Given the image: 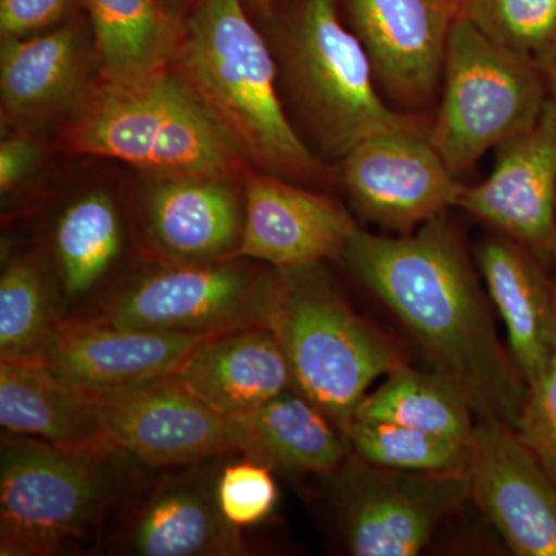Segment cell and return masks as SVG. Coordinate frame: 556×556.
Returning a JSON list of instances; mask_svg holds the SVG:
<instances>
[{
    "instance_id": "29",
    "label": "cell",
    "mask_w": 556,
    "mask_h": 556,
    "mask_svg": "<svg viewBox=\"0 0 556 556\" xmlns=\"http://www.w3.org/2000/svg\"><path fill=\"white\" fill-rule=\"evenodd\" d=\"M459 14L493 42L535 61L556 46V0H459Z\"/></svg>"
},
{
    "instance_id": "13",
    "label": "cell",
    "mask_w": 556,
    "mask_h": 556,
    "mask_svg": "<svg viewBox=\"0 0 556 556\" xmlns=\"http://www.w3.org/2000/svg\"><path fill=\"white\" fill-rule=\"evenodd\" d=\"M457 206L551 266L556 255V100L548 94L536 123L497 148L492 174L464 188Z\"/></svg>"
},
{
    "instance_id": "33",
    "label": "cell",
    "mask_w": 556,
    "mask_h": 556,
    "mask_svg": "<svg viewBox=\"0 0 556 556\" xmlns=\"http://www.w3.org/2000/svg\"><path fill=\"white\" fill-rule=\"evenodd\" d=\"M42 149L28 138L3 139L0 144V190L13 192L39 166Z\"/></svg>"
},
{
    "instance_id": "5",
    "label": "cell",
    "mask_w": 556,
    "mask_h": 556,
    "mask_svg": "<svg viewBox=\"0 0 556 556\" xmlns=\"http://www.w3.org/2000/svg\"><path fill=\"white\" fill-rule=\"evenodd\" d=\"M268 327L295 390L345 438L368 388L407 365L397 343L351 308L321 263L274 269Z\"/></svg>"
},
{
    "instance_id": "23",
    "label": "cell",
    "mask_w": 556,
    "mask_h": 556,
    "mask_svg": "<svg viewBox=\"0 0 556 556\" xmlns=\"http://www.w3.org/2000/svg\"><path fill=\"white\" fill-rule=\"evenodd\" d=\"M230 420L237 453L273 470L329 477L351 455L339 428L295 388Z\"/></svg>"
},
{
    "instance_id": "28",
    "label": "cell",
    "mask_w": 556,
    "mask_h": 556,
    "mask_svg": "<svg viewBox=\"0 0 556 556\" xmlns=\"http://www.w3.org/2000/svg\"><path fill=\"white\" fill-rule=\"evenodd\" d=\"M351 452L371 466L415 473H466L468 444L388 422L354 420Z\"/></svg>"
},
{
    "instance_id": "36",
    "label": "cell",
    "mask_w": 556,
    "mask_h": 556,
    "mask_svg": "<svg viewBox=\"0 0 556 556\" xmlns=\"http://www.w3.org/2000/svg\"><path fill=\"white\" fill-rule=\"evenodd\" d=\"M189 2V0H161V3H163L164 7H166L167 10L170 11L169 7H178L182 5V3ZM172 13V11H170Z\"/></svg>"
},
{
    "instance_id": "8",
    "label": "cell",
    "mask_w": 556,
    "mask_h": 556,
    "mask_svg": "<svg viewBox=\"0 0 556 556\" xmlns=\"http://www.w3.org/2000/svg\"><path fill=\"white\" fill-rule=\"evenodd\" d=\"M274 268L251 260L170 265L159 263L116 281L90 314L115 327L174 334L215 336L268 327Z\"/></svg>"
},
{
    "instance_id": "15",
    "label": "cell",
    "mask_w": 556,
    "mask_h": 556,
    "mask_svg": "<svg viewBox=\"0 0 556 556\" xmlns=\"http://www.w3.org/2000/svg\"><path fill=\"white\" fill-rule=\"evenodd\" d=\"M376 79L401 104H430L441 86L459 0H346Z\"/></svg>"
},
{
    "instance_id": "19",
    "label": "cell",
    "mask_w": 556,
    "mask_h": 556,
    "mask_svg": "<svg viewBox=\"0 0 556 556\" xmlns=\"http://www.w3.org/2000/svg\"><path fill=\"white\" fill-rule=\"evenodd\" d=\"M172 378L229 419L249 415L295 388L287 357L269 327L204 339Z\"/></svg>"
},
{
    "instance_id": "16",
    "label": "cell",
    "mask_w": 556,
    "mask_h": 556,
    "mask_svg": "<svg viewBox=\"0 0 556 556\" xmlns=\"http://www.w3.org/2000/svg\"><path fill=\"white\" fill-rule=\"evenodd\" d=\"M244 223L229 260L302 268L342 257L358 226L338 201L300 189L276 175H251L244 186Z\"/></svg>"
},
{
    "instance_id": "2",
    "label": "cell",
    "mask_w": 556,
    "mask_h": 556,
    "mask_svg": "<svg viewBox=\"0 0 556 556\" xmlns=\"http://www.w3.org/2000/svg\"><path fill=\"white\" fill-rule=\"evenodd\" d=\"M170 67L249 163L276 177L320 174V163L281 105L277 62L243 0H199L181 22Z\"/></svg>"
},
{
    "instance_id": "14",
    "label": "cell",
    "mask_w": 556,
    "mask_h": 556,
    "mask_svg": "<svg viewBox=\"0 0 556 556\" xmlns=\"http://www.w3.org/2000/svg\"><path fill=\"white\" fill-rule=\"evenodd\" d=\"M104 438L149 468L188 466L237 453L232 420L174 378L104 396Z\"/></svg>"
},
{
    "instance_id": "12",
    "label": "cell",
    "mask_w": 556,
    "mask_h": 556,
    "mask_svg": "<svg viewBox=\"0 0 556 556\" xmlns=\"http://www.w3.org/2000/svg\"><path fill=\"white\" fill-rule=\"evenodd\" d=\"M342 182L362 217L404 233L457 206L466 188L431 144L428 130L365 139L343 156Z\"/></svg>"
},
{
    "instance_id": "20",
    "label": "cell",
    "mask_w": 556,
    "mask_h": 556,
    "mask_svg": "<svg viewBox=\"0 0 556 556\" xmlns=\"http://www.w3.org/2000/svg\"><path fill=\"white\" fill-rule=\"evenodd\" d=\"M478 260L493 305L506 324L511 357L529 386L556 356V300L547 265L506 236L485 240Z\"/></svg>"
},
{
    "instance_id": "26",
    "label": "cell",
    "mask_w": 556,
    "mask_h": 556,
    "mask_svg": "<svg viewBox=\"0 0 556 556\" xmlns=\"http://www.w3.org/2000/svg\"><path fill=\"white\" fill-rule=\"evenodd\" d=\"M473 415V405L452 380L434 369L405 365L362 399L354 420L396 424L470 444L477 427Z\"/></svg>"
},
{
    "instance_id": "3",
    "label": "cell",
    "mask_w": 556,
    "mask_h": 556,
    "mask_svg": "<svg viewBox=\"0 0 556 556\" xmlns=\"http://www.w3.org/2000/svg\"><path fill=\"white\" fill-rule=\"evenodd\" d=\"M148 470L109 442L68 447L3 431L0 555L98 551L113 508Z\"/></svg>"
},
{
    "instance_id": "31",
    "label": "cell",
    "mask_w": 556,
    "mask_h": 556,
    "mask_svg": "<svg viewBox=\"0 0 556 556\" xmlns=\"http://www.w3.org/2000/svg\"><path fill=\"white\" fill-rule=\"evenodd\" d=\"M517 430L556 481V356L527 386Z\"/></svg>"
},
{
    "instance_id": "32",
    "label": "cell",
    "mask_w": 556,
    "mask_h": 556,
    "mask_svg": "<svg viewBox=\"0 0 556 556\" xmlns=\"http://www.w3.org/2000/svg\"><path fill=\"white\" fill-rule=\"evenodd\" d=\"M86 0H0V35L21 39L51 30L65 21Z\"/></svg>"
},
{
    "instance_id": "27",
    "label": "cell",
    "mask_w": 556,
    "mask_h": 556,
    "mask_svg": "<svg viewBox=\"0 0 556 556\" xmlns=\"http://www.w3.org/2000/svg\"><path fill=\"white\" fill-rule=\"evenodd\" d=\"M61 314L49 266L36 255L3 260L0 274V362H42Z\"/></svg>"
},
{
    "instance_id": "21",
    "label": "cell",
    "mask_w": 556,
    "mask_h": 556,
    "mask_svg": "<svg viewBox=\"0 0 556 556\" xmlns=\"http://www.w3.org/2000/svg\"><path fill=\"white\" fill-rule=\"evenodd\" d=\"M84 22L72 17L39 35L3 39L0 94L3 115L31 123L83 98L91 60Z\"/></svg>"
},
{
    "instance_id": "37",
    "label": "cell",
    "mask_w": 556,
    "mask_h": 556,
    "mask_svg": "<svg viewBox=\"0 0 556 556\" xmlns=\"http://www.w3.org/2000/svg\"><path fill=\"white\" fill-rule=\"evenodd\" d=\"M551 266H555V273H554V276H552V283H554L555 300H556V255H555L554 263H552Z\"/></svg>"
},
{
    "instance_id": "24",
    "label": "cell",
    "mask_w": 556,
    "mask_h": 556,
    "mask_svg": "<svg viewBox=\"0 0 556 556\" xmlns=\"http://www.w3.org/2000/svg\"><path fill=\"white\" fill-rule=\"evenodd\" d=\"M104 396L70 386L42 362H0V426L51 444H104ZM110 444V442H109Z\"/></svg>"
},
{
    "instance_id": "22",
    "label": "cell",
    "mask_w": 556,
    "mask_h": 556,
    "mask_svg": "<svg viewBox=\"0 0 556 556\" xmlns=\"http://www.w3.org/2000/svg\"><path fill=\"white\" fill-rule=\"evenodd\" d=\"M126 243L123 217L104 190L68 204L51 232V277L61 321L87 316L108 295L105 281Z\"/></svg>"
},
{
    "instance_id": "4",
    "label": "cell",
    "mask_w": 556,
    "mask_h": 556,
    "mask_svg": "<svg viewBox=\"0 0 556 556\" xmlns=\"http://www.w3.org/2000/svg\"><path fill=\"white\" fill-rule=\"evenodd\" d=\"M73 152L123 161L156 178L247 177L237 142L177 73L131 86L102 83L68 129Z\"/></svg>"
},
{
    "instance_id": "18",
    "label": "cell",
    "mask_w": 556,
    "mask_h": 556,
    "mask_svg": "<svg viewBox=\"0 0 556 556\" xmlns=\"http://www.w3.org/2000/svg\"><path fill=\"white\" fill-rule=\"evenodd\" d=\"M243 223L244 200L225 179L159 178L142 200V241L159 263L229 260Z\"/></svg>"
},
{
    "instance_id": "17",
    "label": "cell",
    "mask_w": 556,
    "mask_h": 556,
    "mask_svg": "<svg viewBox=\"0 0 556 556\" xmlns=\"http://www.w3.org/2000/svg\"><path fill=\"white\" fill-rule=\"evenodd\" d=\"M204 339L72 318L54 331L42 364L70 386L110 396L170 378Z\"/></svg>"
},
{
    "instance_id": "9",
    "label": "cell",
    "mask_w": 556,
    "mask_h": 556,
    "mask_svg": "<svg viewBox=\"0 0 556 556\" xmlns=\"http://www.w3.org/2000/svg\"><path fill=\"white\" fill-rule=\"evenodd\" d=\"M229 456L149 468L113 508L98 551L127 556L251 554L243 529L229 522L218 504L219 471Z\"/></svg>"
},
{
    "instance_id": "6",
    "label": "cell",
    "mask_w": 556,
    "mask_h": 556,
    "mask_svg": "<svg viewBox=\"0 0 556 556\" xmlns=\"http://www.w3.org/2000/svg\"><path fill=\"white\" fill-rule=\"evenodd\" d=\"M280 64L295 108L329 156L342 160L386 131L430 129L431 119L380 98L367 50L340 21L338 0H300L281 31Z\"/></svg>"
},
{
    "instance_id": "30",
    "label": "cell",
    "mask_w": 556,
    "mask_h": 556,
    "mask_svg": "<svg viewBox=\"0 0 556 556\" xmlns=\"http://www.w3.org/2000/svg\"><path fill=\"white\" fill-rule=\"evenodd\" d=\"M217 496L223 515L233 526L247 529L260 525L278 503L273 468L233 453L219 471Z\"/></svg>"
},
{
    "instance_id": "7",
    "label": "cell",
    "mask_w": 556,
    "mask_h": 556,
    "mask_svg": "<svg viewBox=\"0 0 556 556\" xmlns=\"http://www.w3.org/2000/svg\"><path fill=\"white\" fill-rule=\"evenodd\" d=\"M547 98L535 60L493 42L459 14L450 33L441 102L428 139L459 178L490 149L529 130Z\"/></svg>"
},
{
    "instance_id": "11",
    "label": "cell",
    "mask_w": 556,
    "mask_h": 556,
    "mask_svg": "<svg viewBox=\"0 0 556 556\" xmlns=\"http://www.w3.org/2000/svg\"><path fill=\"white\" fill-rule=\"evenodd\" d=\"M468 500L519 556H556V481L517 427L479 417L468 444Z\"/></svg>"
},
{
    "instance_id": "34",
    "label": "cell",
    "mask_w": 556,
    "mask_h": 556,
    "mask_svg": "<svg viewBox=\"0 0 556 556\" xmlns=\"http://www.w3.org/2000/svg\"><path fill=\"white\" fill-rule=\"evenodd\" d=\"M546 79L548 94L556 100V46L536 61Z\"/></svg>"
},
{
    "instance_id": "1",
    "label": "cell",
    "mask_w": 556,
    "mask_h": 556,
    "mask_svg": "<svg viewBox=\"0 0 556 556\" xmlns=\"http://www.w3.org/2000/svg\"><path fill=\"white\" fill-rule=\"evenodd\" d=\"M342 258L408 329L431 369L464 391L479 417L518 426L527 383L501 345L448 212L401 237L358 228Z\"/></svg>"
},
{
    "instance_id": "25",
    "label": "cell",
    "mask_w": 556,
    "mask_h": 556,
    "mask_svg": "<svg viewBox=\"0 0 556 556\" xmlns=\"http://www.w3.org/2000/svg\"><path fill=\"white\" fill-rule=\"evenodd\" d=\"M102 83L131 86L169 70L181 24L161 0H86Z\"/></svg>"
},
{
    "instance_id": "10",
    "label": "cell",
    "mask_w": 556,
    "mask_h": 556,
    "mask_svg": "<svg viewBox=\"0 0 556 556\" xmlns=\"http://www.w3.org/2000/svg\"><path fill=\"white\" fill-rule=\"evenodd\" d=\"M329 477L343 541L356 556L419 554L439 522L468 500L466 473L390 470L353 452Z\"/></svg>"
},
{
    "instance_id": "35",
    "label": "cell",
    "mask_w": 556,
    "mask_h": 556,
    "mask_svg": "<svg viewBox=\"0 0 556 556\" xmlns=\"http://www.w3.org/2000/svg\"><path fill=\"white\" fill-rule=\"evenodd\" d=\"M247 10L254 11L260 16H270L276 5V0H243Z\"/></svg>"
}]
</instances>
